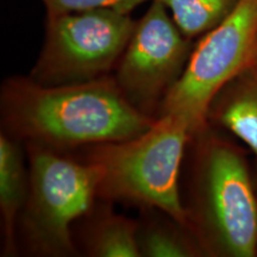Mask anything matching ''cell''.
Segmentation results:
<instances>
[{
  "mask_svg": "<svg viewBox=\"0 0 257 257\" xmlns=\"http://www.w3.org/2000/svg\"><path fill=\"white\" fill-rule=\"evenodd\" d=\"M2 114L15 140L55 152L130 140L156 120L137 110L108 75L59 86L30 76L9 79L2 88Z\"/></svg>",
  "mask_w": 257,
  "mask_h": 257,
  "instance_id": "1",
  "label": "cell"
},
{
  "mask_svg": "<svg viewBox=\"0 0 257 257\" xmlns=\"http://www.w3.org/2000/svg\"><path fill=\"white\" fill-rule=\"evenodd\" d=\"M191 138L184 119L162 114L140 136L89 147L85 161L100 170L98 198L155 208L187 229L179 179Z\"/></svg>",
  "mask_w": 257,
  "mask_h": 257,
  "instance_id": "3",
  "label": "cell"
},
{
  "mask_svg": "<svg viewBox=\"0 0 257 257\" xmlns=\"http://www.w3.org/2000/svg\"><path fill=\"white\" fill-rule=\"evenodd\" d=\"M148 0H42L48 15L88 10H111L130 15L134 9Z\"/></svg>",
  "mask_w": 257,
  "mask_h": 257,
  "instance_id": "13",
  "label": "cell"
},
{
  "mask_svg": "<svg viewBox=\"0 0 257 257\" xmlns=\"http://www.w3.org/2000/svg\"><path fill=\"white\" fill-rule=\"evenodd\" d=\"M29 193L19 217L28 248L41 256L78 255L72 225L98 198L100 170L48 148L28 144Z\"/></svg>",
  "mask_w": 257,
  "mask_h": 257,
  "instance_id": "4",
  "label": "cell"
},
{
  "mask_svg": "<svg viewBox=\"0 0 257 257\" xmlns=\"http://www.w3.org/2000/svg\"><path fill=\"white\" fill-rule=\"evenodd\" d=\"M193 48L160 0L136 22L115 67L114 80L137 110L157 118L166 96L181 78Z\"/></svg>",
  "mask_w": 257,
  "mask_h": 257,
  "instance_id": "7",
  "label": "cell"
},
{
  "mask_svg": "<svg viewBox=\"0 0 257 257\" xmlns=\"http://www.w3.org/2000/svg\"><path fill=\"white\" fill-rule=\"evenodd\" d=\"M251 66L253 67V68H255V69L257 70V50H256L255 56H253V61H252V64H251Z\"/></svg>",
  "mask_w": 257,
  "mask_h": 257,
  "instance_id": "14",
  "label": "cell"
},
{
  "mask_svg": "<svg viewBox=\"0 0 257 257\" xmlns=\"http://www.w3.org/2000/svg\"><path fill=\"white\" fill-rule=\"evenodd\" d=\"M194 148L187 229L205 255L252 257L257 252V199L248 165L232 144L208 134Z\"/></svg>",
  "mask_w": 257,
  "mask_h": 257,
  "instance_id": "2",
  "label": "cell"
},
{
  "mask_svg": "<svg viewBox=\"0 0 257 257\" xmlns=\"http://www.w3.org/2000/svg\"><path fill=\"white\" fill-rule=\"evenodd\" d=\"M29 193V169L24 167L18 141L9 134L0 135V213L3 224V255L18 251L17 221Z\"/></svg>",
  "mask_w": 257,
  "mask_h": 257,
  "instance_id": "8",
  "label": "cell"
},
{
  "mask_svg": "<svg viewBox=\"0 0 257 257\" xmlns=\"http://www.w3.org/2000/svg\"><path fill=\"white\" fill-rule=\"evenodd\" d=\"M138 246L146 257H197L205 255L194 236L176 221L140 224Z\"/></svg>",
  "mask_w": 257,
  "mask_h": 257,
  "instance_id": "11",
  "label": "cell"
},
{
  "mask_svg": "<svg viewBox=\"0 0 257 257\" xmlns=\"http://www.w3.org/2000/svg\"><path fill=\"white\" fill-rule=\"evenodd\" d=\"M140 224L111 211L98 213L85 234L83 248L92 257H141Z\"/></svg>",
  "mask_w": 257,
  "mask_h": 257,
  "instance_id": "10",
  "label": "cell"
},
{
  "mask_svg": "<svg viewBox=\"0 0 257 257\" xmlns=\"http://www.w3.org/2000/svg\"><path fill=\"white\" fill-rule=\"evenodd\" d=\"M136 22L111 10L48 15L46 38L30 78L44 86L87 82L115 69Z\"/></svg>",
  "mask_w": 257,
  "mask_h": 257,
  "instance_id": "6",
  "label": "cell"
},
{
  "mask_svg": "<svg viewBox=\"0 0 257 257\" xmlns=\"http://www.w3.org/2000/svg\"><path fill=\"white\" fill-rule=\"evenodd\" d=\"M210 118L243 141L257 156V70L252 66L218 93Z\"/></svg>",
  "mask_w": 257,
  "mask_h": 257,
  "instance_id": "9",
  "label": "cell"
},
{
  "mask_svg": "<svg viewBox=\"0 0 257 257\" xmlns=\"http://www.w3.org/2000/svg\"><path fill=\"white\" fill-rule=\"evenodd\" d=\"M257 50V0H239L233 11L193 48L181 78L160 114L184 119L192 137L207 126L214 98L252 64Z\"/></svg>",
  "mask_w": 257,
  "mask_h": 257,
  "instance_id": "5",
  "label": "cell"
},
{
  "mask_svg": "<svg viewBox=\"0 0 257 257\" xmlns=\"http://www.w3.org/2000/svg\"><path fill=\"white\" fill-rule=\"evenodd\" d=\"M182 34L194 38L220 24L239 0H160Z\"/></svg>",
  "mask_w": 257,
  "mask_h": 257,
  "instance_id": "12",
  "label": "cell"
}]
</instances>
